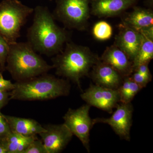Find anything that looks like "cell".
I'll return each instance as SVG.
<instances>
[{
    "label": "cell",
    "mask_w": 153,
    "mask_h": 153,
    "mask_svg": "<svg viewBox=\"0 0 153 153\" xmlns=\"http://www.w3.org/2000/svg\"><path fill=\"white\" fill-rule=\"evenodd\" d=\"M33 13V24L27 33L28 43L36 52L47 56L60 53L68 42V33L57 25L47 7L37 6Z\"/></svg>",
    "instance_id": "cell-1"
},
{
    "label": "cell",
    "mask_w": 153,
    "mask_h": 153,
    "mask_svg": "<svg viewBox=\"0 0 153 153\" xmlns=\"http://www.w3.org/2000/svg\"><path fill=\"white\" fill-rule=\"evenodd\" d=\"M100 60L88 47L67 42L52 61L57 75L73 81L82 90L80 79L89 75L90 69Z\"/></svg>",
    "instance_id": "cell-2"
},
{
    "label": "cell",
    "mask_w": 153,
    "mask_h": 153,
    "mask_svg": "<svg viewBox=\"0 0 153 153\" xmlns=\"http://www.w3.org/2000/svg\"><path fill=\"white\" fill-rule=\"evenodd\" d=\"M10 93V100L36 101L66 96L70 93L67 80L44 74L31 79L17 81Z\"/></svg>",
    "instance_id": "cell-3"
},
{
    "label": "cell",
    "mask_w": 153,
    "mask_h": 153,
    "mask_svg": "<svg viewBox=\"0 0 153 153\" xmlns=\"http://www.w3.org/2000/svg\"><path fill=\"white\" fill-rule=\"evenodd\" d=\"M6 63V69L17 81L46 74L54 68L38 55L27 42L10 44Z\"/></svg>",
    "instance_id": "cell-4"
},
{
    "label": "cell",
    "mask_w": 153,
    "mask_h": 153,
    "mask_svg": "<svg viewBox=\"0 0 153 153\" xmlns=\"http://www.w3.org/2000/svg\"><path fill=\"white\" fill-rule=\"evenodd\" d=\"M34 9L18 0H4L0 3V35L9 45L17 42L21 30Z\"/></svg>",
    "instance_id": "cell-5"
},
{
    "label": "cell",
    "mask_w": 153,
    "mask_h": 153,
    "mask_svg": "<svg viewBox=\"0 0 153 153\" xmlns=\"http://www.w3.org/2000/svg\"><path fill=\"white\" fill-rule=\"evenodd\" d=\"M92 0H56L55 19L69 29L82 31L87 27Z\"/></svg>",
    "instance_id": "cell-6"
},
{
    "label": "cell",
    "mask_w": 153,
    "mask_h": 153,
    "mask_svg": "<svg viewBox=\"0 0 153 153\" xmlns=\"http://www.w3.org/2000/svg\"><path fill=\"white\" fill-rule=\"evenodd\" d=\"M90 108L86 104L77 109L69 108L63 117L64 123L73 135L79 139L88 153L90 152V131L93 126L92 119L89 116Z\"/></svg>",
    "instance_id": "cell-7"
},
{
    "label": "cell",
    "mask_w": 153,
    "mask_h": 153,
    "mask_svg": "<svg viewBox=\"0 0 153 153\" xmlns=\"http://www.w3.org/2000/svg\"><path fill=\"white\" fill-rule=\"evenodd\" d=\"M114 112L109 118L97 117L92 119L93 126L98 123L108 124L120 139L130 141L133 106L131 102H119Z\"/></svg>",
    "instance_id": "cell-8"
},
{
    "label": "cell",
    "mask_w": 153,
    "mask_h": 153,
    "mask_svg": "<svg viewBox=\"0 0 153 153\" xmlns=\"http://www.w3.org/2000/svg\"><path fill=\"white\" fill-rule=\"evenodd\" d=\"M81 98L91 106L111 114L114 108L120 102L119 92L113 89L91 84L80 94Z\"/></svg>",
    "instance_id": "cell-9"
},
{
    "label": "cell",
    "mask_w": 153,
    "mask_h": 153,
    "mask_svg": "<svg viewBox=\"0 0 153 153\" xmlns=\"http://www.w3.org/2000/svg\"><path fill=\"white\" fill-rule=\"evenodd\" d=\"M46 130L39 134L48 153L62 152L70 142L73 135L64 123L49 125Z\"/></svg>",
    "instance_id": "cell-10"
},
{
    "label": "cell",
    "mask_w": 153,
    "mask_h": 153,
    "mask_svg": "<svg viewBox=\"0 0 153 153\" xmlns=\"http://www.w3.org/2000/svg\"><path fill=\"white\" fill-rule=\"evenodd\" d=\"M119 33L114 44L121 49L133 61L138 52L143 36L139 32L127 27L122 23L119 26Z\"/></svg>",
    "instance_id": "cell-11"
},
{
    "label": "cell",
    "mask_w": 153,
    "mask_h": 153,
    "mask_svg": "<svg viewBox=\"0 0 153 153\" xmlns=\"http://www.w3.org/2000/svg\"><path fill=\"white\" fill-rule=\"evenodd\" d=\"M89 73L96 85L113 89H118L124 77L108 64L100 60L92 67Z\"/></svg>",
    "instance_id": "cell-12"
},
{
    "label": "cell",
    "mask_w": 153,
    "mask_h": 153,
    "mask_svg": "<svg viewBox=\"0 0 153 153\" xmlns=\"http://www.w3.org/2000/svg\"><path fill=\"white\" fill-rule=\"evenodd\" d=\"M100 58L102 61L115 69L123 77L130 76L133 73L132 61L114 44L108 47Z\"/></svg>",
    "instance_id": "cell-13"
},
{
    "label": "cell",
    "mask_w": 153,
    "mask_h": 153,
    "mask_svg": "<svg viewBox=\"0 0 153 153\" xmlns=\"http://www.w3.org/2000/svg\"><path fill=\"white\" fill-rule=\"evenodd\" d=\"M138 0H92L91 14L99 18L118 16L131 7Z\"/></svg>",
    "instance_id": "cell-14"
},
{
    "label": "cell",
    "mask_w": 153,
    "mask_h": 153,
    "mask_svg": "<svg viewBox=\"0 0 153 153\" xmlns=\"http://www.w3.org/2000/svg\"><path fill=\"white\" fill-rule=\"evenodd\" d=\"M122 24L128 27L140 32L153 27V12L151 9L135 7L122 17Z\"/></svg>",
    "instance_id": "cell-15"
},
{
    "label": "cell",
    "mask_w": 153,
    "mask_h": 153,
    "mask_svg": "<svg viewBox=\"0 0 153 153\" xmlns=\"http://www.w3.org/2000/svg\"><path fill=\"white\" fill-rule=\"evenodd\" d=\"M11 131L25 137L36 135L46 130L39 123L32 119L5 115Z\"/></svg>",
    "instance_id": "cell-16"
},
{
    "label": "cell",
    "mask_w": 153,
    "mask_h": 153,
    "mask_svg": "<svg viewBox=\"0 0 153 153\" xmlns=\"http://www.w3.org/2000/svg\"><path fill=\"white\" fill-rule=\"evenodd\" d=\"M142 36V42L140 47L132 61L133 71L140 65L149 64L153 58V38Z\"/></svg>",
    "instance_id": "cell-17"
},
{
    "label": "cell",
    "mask_w": 153,
    "mask_h": 153,
    "mask_svg": "<svg viewBox=\"0 0 153 153\" xmlns=\"http://www.w3.org/2000/svg\"><path fill=\"white\" fill-rule=\"evenodd\" d=\"M141 89L130 76L124 77L122 83L118 89L120 98V102L124 103L131 102L134 97Z\"/></svg>",
    "instance_id": "cell-18"
},
{
    "label": "cell",
    "mask_w": 153,
    "mask_h": 153,
    "mask_svg": "<svg viewBox=\"0 0 153 153\" xmlns=\"http://www.w3.org/2000/svg\"><path fill=\"white\" fill-rule=\"evenodd\" d=\"M92 33L94 38L100 41H105L111 38L112 28L105 21H100L94 25Z\"/></svg>",
    "instance_id": "cell-19"
},
{
    "label": "cell",
    "mask_w": 153,
    "mask_h": 153,
    "mask_svg": "<svg viewBox=\"0 0 153 153\" xmlns=\"http://www.w3.org/2000/svg\"><path fill=\"white\" fill-rule=\"evenodd\" d=\"M26 137L15 132L11 131L5 138L8 153H16L18 147Z\"/></svg>",
    "instance_id": "cell-20"
},
{
    "label": "cell",
    "mask_w": 153,
    "mask_h": 153,
    "mask_svg": "<svg viewBox=\"0 0 153 153\" xmlns=\"http://www.w3.org/2000/svg\"><path fill=\"white\" fill-rule=\"evenodd\" d=\"M10 50V45L0 35V69L2 72L6 70L7 57Z\"/></svg>",
    "instance_id": "cell-21"
},
{
    "label": "cell",
    "mask_w": 153,
    "mask_h": 153,
    "mask_svg": "<svg viewBox=\"0 0 153 153\" xmlns=\"http://www.w3.org/2000/svg\"><path fill=\"white\" fill-rule=\"evenodd\" d=\"M23 153H48L43 142L36 138Z\"/></svg>",
    "instance_id": "cell-22"
},
{
    "label": "cell",
    "mask_w": 153,
    "mask_h": 153,
    "mask_svg": "<svg viewBox=\"0 0 153 153\" xmlns=\"http://www.w3.org/2000/svg\"><path fill=\"white\" fill-rule=\"evenodd\" d=\"M130 76L133 80L136 82L142 89L146 86L148 83L152 80V77L143 75L136 71H133Z\"/></svg>",
    "instance_id": "cell-23"
},
{
    "label": "cell",
    "mask_w": 153,
    "mask_h": 153,
    "mask_svg": "<svg viewBox=\"0 0 153 153\" xmlns=\"http://www.w3.org/2000/svg\"><path fill=\"white\" fill-rule=\"evenodd\" d=\"M11 131L7 121L0 111V139L5 138Z\"/></svg>",
    "instance_id": "cell-24"
},
{
    "label": "cell",
    "mask_w": 153,
    "mask_h": 153,
    "mask_svg": "<svg viewBox=\"0 0 153 153\" xmlns=\"http://www.w3.org/2000/svg\"><path fill=\"white\" fill-rule=\"evenodd\" d=\"M0 69V90L11 91L15 87V84L12 83L10 80L4 79Z\"/></svg>",
    "instance_id": "cell-25"
},
{
    "label": "cell",
    "mask_w": 153,
    "mask_h": 153,
    "mask_svg": "<svg viewBox=\"0 0 153 153\" xmlns=\"http://www.w3.org/2000/svg\"><path fill=\"white\" fill-rule=\"evenodd\" d=\"M10 100V93L8 91L0 90V110Z\"/></svg>",
    "instance_id": "cell-26"
},
{
    "label": "cell",
    "mask_w": 153,
    "mask_h": 153,
    "mask_svg": "<svg viewBox=\"0 0 153 153\" xmlns=\"http://www.w3.org/2000/svg\"><path fill=\"white\" fill-rule=\"evenodd\" d=\"M149 64H143L138 66L134 70V71H137L140 74L146 76H152L149 69Z\"/></svg>",
    "instance_id": "cell-27"
},
{
    "label": "cell",
    "mask_w": 153,
    "mask_h": 153,
    "mask_svg": "<svg viewBox=\"0 0 153 153\" xmlns=\"http://www.w3.org/2000/svg\"><path fill=\"white\" fill-rule=\"evenodd\" d=\"M0 153H8L5 138L0 139Z\"/></svg>",
    "instance_id": "cell-28"
},
{
    "label": "cell",
    "mask_w": 153,
    "mask_h": 153,
    "mask_svg": "<svg viewBox=\"0 0 153 153\" xmlns=\"http://www.w3.org/2000/svg\"><path fill=\"white\" fill-rule=\"evenodd\" d=\"M49 1H52V0H49Z\"/></svg>",
    "instance_id": "cell-29"
}]
</instances>
